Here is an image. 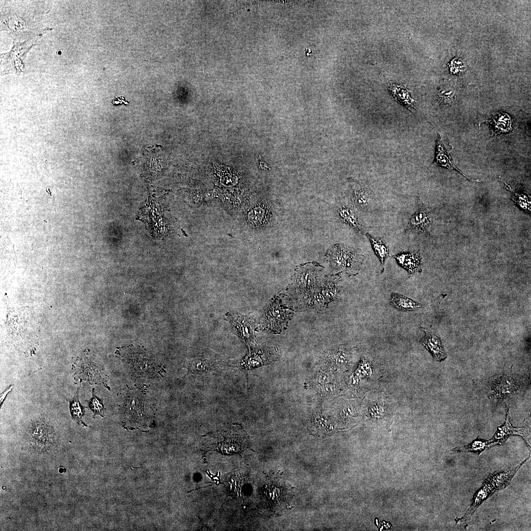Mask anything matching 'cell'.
Returning a JSON list of instances; mask_svg holds the SVG:
<instances>
[{
	"mask_svg": "<svg viewBox=\"0 0 531 531\" xmlns=\"http://www.w3.org/2000/svg\"><path fill=\"white\" fill-rule=\"evenodd\" d=\"M236 323H237L236 326L239 330V333L244 340L248 341L250 340L252 335V329L250 325L244 322V320L243 321L240 319L236 321Z\"/></svg>",
	"mask_w": 531,
	"mask_h": 531,
	"instance_id": "obj_27",
	"label": "cell"
},
{
	"mask_svg": "<svg viewBox=\"0 0 531 531\" xmlns=\"http://www.w3.org/2000/svg\"><path fill=\"white\" fill-rule=\"evenodd\" d=\"M211 366L209 363L203 359H195L192 360L188 363L187 368L192 372L207 370L210 369Z\"/></svg>",
	"mask_w": 531,
	"mask_h": 531,
	"instance_id": "obj_26",
	"label": "cell"
},
{
	"mask_svg": "<svg viewBox=\"0 0 531 531\" xmlns=\"http://www.w3.org/2000/svg\"><path fill=\"white\" fill-rule=\"evenodd\" d=\"M366 236L368 238L373 250L384 267L385 259L390 256L387 246L382 239L376 238L368 233L366 234Z\"/></svg>",
	"mask_w": 531,
	"mask_h": 531,
	"instance_id": "obj_19",
	"label": "cell"
},
{
	"mask_svg": "<svg viewBox=\"0 0 531 531\" xmlns=\"http://www.w3.org/2000/svg\"><path fill=\"white\" fill-rule=\"evenodd\" d=\"M500 179L503 182L507 189L510 191L512 194V199L514 204L518 205L527 212H531V197L526 194L519 193L514 191L511 186L508 185L504 179L500 176Z\"/></svg>",
	"mask_w": 531,
	"mask_h": 531,
	"instance_id": "obj_20",
	"label": "cell"
},
{
	"mask_svg": "<svg viewBox=\"0 0 531 531\" xmlns=\"http://www.w3.org/2000/svg\"><path fill=\"white\" fill-rule=\"evenodd\" d=\"M330 266L346 272L349 275L358 273L364 256L359 249H353L344 244L334 245L326 254Z\"/></svg>",
	"mask_w": 531,
	"mask_h": 531,
	"instance_id": "obj_1",
	"label": "cell"
},
{
	"mask_svg": "<svg viewBox=\"0 0 531 531\" xmlns=\"http://www.w3.org/2000/svg\"><path fill=\"white\" fill-rule=\"evenodd\" d=\"M374 366L371 360L363 357L361 358L356 370V375L361 378L371 377Z\"/></svg>",
	"mask_w": 531,
	"mask_h": 531,
	"instance_id": "obj_24",
	"label": "cell"
},
{
	"mask_svg": "<svg viewBox=\"0 0 531 531\" xmlns=\"http://www.w3.org/2000/svg\"><path fill=\"white\" fill-rule=\"evenodd\" d=\"M492 396L494 399H501L507 394L517 392L520 386L517 381L505 375L497 376L491 383Z\"/></svg>",
	"mask_w": 531,
	"mask_h": 531,
	"instance_id": "obj_10",
	"label": "cell"
},
{
	"mask_svg": "<svg viewBox=\"0 0 531 531\" xmlns=\"http://www.w3.org/2000/svg\"><path fill=\"white\" fill-rule=\"evenodd\" d=\"M390 304L396 309L402 311L418 310L421 305L404 295L393 293L390 298Z\"/></svg>",
	"mask_w": 531,
	"mask_h": 531,
	"instance_id": "obj_17",
	"label": "cell"
},
{
	"mask_svg": "<svg viewBox=\"0 0 531 531\" xmlns=\"http://www.w3.org/2000/svg\"><path fill=\"white\" fill-rule=\"evenodd\" d=\"M397 263L408 272L409 276L421 272V257L419 251L401 253L394 256Z\"/></svg>",
	"mask_w": 531,
	"mask_h": 531,
	"instance_id": "obj_12",
	"label": "cell"
},
{
	"mask_svg": "<svg viewBox=\"0 0 531 531\" xmlns=\"http://www.w3.org/2000/svg\"><path fill=\"white\" fill-rule=\"evenodd\" d=\"M341 221L359 233L364 232V226L356 213L349 207L343 206L338 211Z\"/></svg>",
	"mask_w": 531,
	"mask_h": 531,
	"instance_id": "obj_18",
	"label": "cell"
},
{
	"mask_svg": "<svg viewBox=\"0 0 531 531\" xmlns=\"http://www.w3.org/2000/svg\"><path fill=\"white\" fill-rule=\"evenodd\" d=\"M31 441L40 448L49 447L54 445L56 435L53 427L43 420H37L29 429Z\"/></svg>",
	"mask_w": 531,
	"mask_h": 531,
	"instance_id": "obj_7",
	"label": "cell"
},
{
	"mask_svg": "<svg viewBox=\"0 0 531 531\" xmlns=\"http://www.w3.org/2000/svg\"><path fill=\"white\" fill-rule=\"evenodd\" d=\"M454 93L451 91H442L439 93V96L441 99V101L445 104H450L453 101Z\"/></svg>",
	"mask_w": 531,
	"mask_h": 531,
	"instance_id": "obj_28",
	"label": "cell"
},
{
	"mask_svg": "<svg viewBox=\"0 0 531 531\" xmlns=\"http://www.w3.org/2000/svg\"><path fill=\"white\" fill-rule=\"evenodd\" d=\"M363 413L372 418L390 420L396 409L394 400L382 391L369 392L362 402Z\"/></svg>",
	"mask_w": 531,
	"mask_h": 531,
	"instance_id": "obj_2",
	"label": "cell"
},
{
	"mask_svg": "<svg viewBox=\"0 0 531 531\" xmlns=\"http://www.w3.org/2000/svg\"><path fill=\"white\" fill-rule=\"evenodd\" d=\"M94 389H92V397L88 401V406L90 409L93 412L94 415L99 414L103 417V411L105 408L100 399L98 398L94 394Z\"/></svg>",
	"mask_w": 531,
	"mask_h": 531,
	"instance_id": "obj_25",
	"label": "cell"
},
{
	"mask_svg": "<svg viewBox=\"0 0 531 531\" xmlns=\"http://www.w3.org/2000/svg\"><path fill=\"white\" fill-rule=\"evenodd\" d=\"M495 445L496 444L490 440L487 441L477 439L467 445L456 448L454 451L457 452L472 451L480 454L484 449Z\"/></svg>",
	"mask_w": 531,
	"mask_h": 531,
	"instance_id": "obj_23",
	"label": "cell"
},
{
	"mask_svg": "<svg viewBox=\"0 0 531 531\" xmlns=\"http://www.w3.org/2000/svg\"><path fill=\"white\" fill-rule=\"evenodd\" d=\"M12 387H13L12 385L9 386V387L8 388H7L6 389H5V391L4 392H3L1 394V395H0V406L1 405V404L2 403L4 399L6 397L7 394L12 390Z\"/></svg>",
	"mask_w": 531,
	"mask_h": 531,
	"instance_id": "obj_29",
	"label": "cell"
},
{
	"mask_svg": "<svg viewBox=\"0 0 531 531\" xmlns=\"http://www.w3.org/2000/svg\"><path fill=\"white\" fill-rule=\"evenodd\" d=\"M425 335L421 339V342L426 349L431 353L435 359L442 361L446 358V354L444 350L441 339L432 332L422 327Z\"/></svg>",
	"mask_w": 531,
	"mask_h": 531,
	"instance_id": "obj_13",
	"label": "cell"
},
{
	"mask_svg": "<svg viewBox=\"0 0 531 531\" xmlns=\"http://www.w3.org/2000/svg\"><path fill=\"white\" fill-rule=\"evenodd\" d=\"M388 90L396 101L406 107L409 111H412V109L416 110L413 104L416 101L412 98L410 90L406 87L392 84L388 88Z\"/></svg>",
	"mask_w": 531,
	"mask_h": 531,
	"instance_id": "obj_16",
	"label": "cell"
},
{
	"mask_svg": "<svg viewBox=\"0 0 531 531\" xmlns=\"http://www.w3.org/2000/svg\"><path fill=\"white\" fill-rule=\"evenodd\" d=\"M436 144V156L433 163H435L437 165L445 167L449 170H455L470 181L476 182L480 181L479 180H473L471 179L464 174L454 165L452 161L451 156L449 154L450 151H448L444 148L441 137L439 134H438Z\"/></svg>",
	"mask_w": 531,
	"mask_h": 531,
	"instance_id": "obj_14",
	"label": "cell"
},
{
	"mask_svg": "<svg viewBox=\"0 0 531 531\" xmlns=\"http://www.w3.org/2000/svg\"><path fill=\"white\" fill-rule=\"evenodd\" d=\"M418 208L409 219L405 232L429 235L432 219L429 212L417 200Z\"/></svg>",
	"mask_w": 531,
	"mask_h": 531,
	"instance_id": "obj_6",
	"label": "cell"
},
{
	"mask_svg": "<svg viewBox=\"0 0 531 531\" xmlns=\"http://www.w3.org/2000/svg\"><path fill=\"white\" fill-rule=\"evenodd\" d=\"M291 312L282 305L278 299H275L269 305L266 312L265 323L267 327L275 331H280L286 326Z\"/></svg>",
	"mask_w": 531,
	"mask_h": 531,
	"instance_id": "obj_5",
	"label": "cell"
},
{
	"mask_svg": "<svg viewBox=\"0 0 531 531\" xmlns=\"http://www.w3.org/2000/svg\"><path fill=\"white\" fill-rule=\"evenodd\" d=\"M349 181L352 203L360 210H368L374 199L373 191L366 185L357 180L351 178Z\"/></svg>",
	"mask_w": 531,
	"mask_h": 531,
	"instance_id": "obj_9",
	"label": "cell"
},
{
	"mask_svg": "<svg viewBox=\"0 0 531 531\" xmlns=\"http://www.w3.org/2000/svg\"><path fill=\"white\" fill-rule=\"evenodd\" d=\"M495 131L498 133H505L512 129V122L509 116L504 113L497 114L492 118Z\"/></svg>",
	"mask_w": 531,
	"mask_h": 531,
	"instance_id": "obj_22",
	"label": "cell"
},
{
	"mask_svg": "<svg viewBox=\"0 0 531 531\" xmlns=\"http://www.w3.org/2000/svg\"><path fill=\"white\" fill-rule=\"evenodd\" d=\"M78 393V391H77L73 398L68 401L70 413L72 419L76 422L82 423L86 426L82 420L85 415V408L80 402Z\"/></svg>",
	"mask_w": 531,
	"mask_h": 531,
	"instance_id": "obj_21",
	"label": "cell"
},
{
	"mask_svg": "<svg viewBox=\"0 0 531 531\" xmlns=\"http://www.w3.org/2000/svg\"><path fill=\"white\" fill-rule=\"evenodd\" d=\"M322 266L315 263L299 266L295 274V285L300 291L306 292L315 285Z\"/></svg>",
	"mask_w": 531,
	"mask_h": 531,
	"instance_id": "obj_8",
	"label": "cell"
},
{
	"mask_svg": "<svg viewBox=\"0 0 531 531\" xmlns=\"http://www.w3.org/2000/svg\"><path fill=\"white\" fill-rule=\"evenodd\" d=\"M522 464L512 469L496 473V481L494 486L490 476L485 480L482 487L476 493L471 506L466 514L461 518L456 520L457 522H466L469 520L479 505L489 496L495 491L504 488L509 482L512 477L521 467ZM493 480V479H492Z\"/></svg>",
	"mask_w": 531,
	"mask_h": 531,
	"instance_id": "obj_3",
	"label": "cell"
},
{
	"mask_svg": "<svg viewBox=\"0 0 531 531\" xmlns=\"http://www.w3.org/2000/svg\"><path fill=\"white\" fill-rule=\"evenodd\" d=\"M328 360L338 368L347 366L352 358L351 350L345 347H338L329 351L327 353Z\"/></svg>",
	"mask_w": 531,
	"mask_h": 531,
	"instance_id": "obj_15",
	"label": "cell"
},
{
	"mask_svg": "<svg viewBox=\"0 0 531 531\" xmlns=\"http://www.w3.org/2000/svg\"><path fill=\"white\" fill-rule=\"evenodd\" d=\"M506 421L504 424L499 427L494 436L490 441L494 442L496 444H501L503 443L509 436L512 435H519L521 436L530 445V431L525 428H514L512 427L510 423L508 417V411H507Z\"/></svg>",
	"mask_w": 531,
	"mask_h": 531,
	"instance_id": "obj_11",
	"label": "cell"
},
{
	"mask_svg": "<svg viewBox=\"0 0 531 531\" xmlns=\"http://www.w3.org/2000/svg\"><path fill=\"white\" fill-rule=\"evenodd\" d=\"M226 431L223 430L213 434L211 437L213 438L215 441L213 447L219 451L224 452L226 446H227V452H231L230 445H232L235 452L240 451L245 445L247 444V439L244 435L243 432L237 430L236 427H231L226 429Z\"/></svg>",
	"mask_w": 531,
	"mask_h": 531,
	"instance_id": "obj_4",
	"label": "cell"
}]
</instances>
